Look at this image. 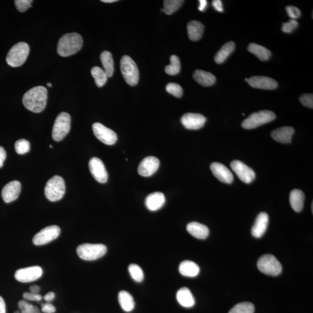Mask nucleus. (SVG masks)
<instances>
[{
    "mask_svg": "<svg viewBox=\"0 0 313 313\" xmlns=\"http://www.w3.org/2000/svg\"><path fill=\"white\" fill-rule=\"evenodd\" d=\"M92 129L96 137L99 141L107 145H113L117 141V135L113 130L107 128L99 123L92 125Z\"/></svg>",
    "mask_w": 313,
    "mask_h": 313,
    "instance_id": "nucleus-12",
    "label": "nucleus"
},
{
    "mask_svg": "<svg viewBox=\"0 0 313 313\" xmlns=\"http://www.w3.org/2000/svg\"><path fill=\"white\" fill-rule=\"evenodd\" d=\"M247 49L250 53L255 55L259 60L262 61H267L271 57V51L264 46L255 44V43H251L248 46Z\"/></svg>",
    "mask_w": 313,
    "mask_h": 313,
    "instance_id": "nucleus-29",
    "label": "nucleus"
},
{
    "mask_svg": "<svg viewBox=\"0 0 313 313\" xmlns=\"http://www.w3.org/2000/svg\"><path fill=\"white\" fill-rule=\"evenodd\" d=\"M210 168L213 175L220 181L227 184H230L233 182V173L224 164L213 163L210 165Z\"/></svg>",
    "mask_w": 313,
    "mask_h": 313,
    "instance_id": "nucleus-17",
    "label": "nucleus"
},
{
    "mask_svg": "<svg viewBox=\"0 0 313 313\" xmlns=\"http://www.w3.org/2000/svg\"><path fill=\"white\" fill-rule=\"evenodd\" d=\"M286 11L288 16L292 20H295L296 19L299 18L301 15V12L298 8L294 7V6H288L286 7Z\"/></svg>",
    "mask_w": 313,
    "mask_h": 313,
    "instance_id": "nucleus-44",
    "label": "nucleus"
},
{
    "mask_svg": "<svg viewBox=\"0 0 313 313\" xmlns=\"http://www.w3.org/2000/svg\"><path fill=\"white\" fill-rule=\"evenodd\" d=\"M101 61L104 67V71L108 77H112L114 71L113 56L110 52L105 51L101 55Z\"/></svg>",
    "mask_w": 313,
    "mask_h": 313,
    "instance_id": "nucleus-32",
    "label": "nucleus"
},
{
    "mask_svg": "<svg viewBox=\"0 0 313 313\" xmlns=\"http://www.w3.org/2000/svg\"><path fill=\"white\" fill-rule=\"evenodd\" d=\"M32 2V0H16L15 1V4L18 11L23 12L32 7L31 4Z\"/></svg>",
    "mask_w": 313,
    "mask_h": 313,
    "instance_id": "nucleus-41",
    "label": "nucleus"
},
{
    "mask_svg": "<svg viewBox=\"0 0 313 313\" xmlns=\"http://www.w3.org/2000/svg\"><path fill=\"white\" fill-rule=\"evenodd\" d=\"M47 89L43 86L30 89L23 95V104L27 110L39 113L44 110L47 102Z\"/></svg>",
    "mask_w": 313,
    "mask_h": 313,
    "instance_id": "nucleus-1",
    "label": "nucleus"
},
{
    "mask_svg": "<svg viewBox=\"0 0 313 313\" xmlns=\"http://www.w3.org/2000/svg\"><path fill=\"white\" fill-rule=\"evenodd\" d=\"M47 85L49 86V87H52V83H47Z\"/></svg>",
    "mask_w": 313,
    "mask_h": 313,
    "instance_id": "nucleus-54",
    "label": "nucleus"
},
{
    "mask_svg": "<svg viewBox=\"0 0 313 313\" xmlns=\"http://www.w3.org/2000/svg\"><path fill=\"white\" fill-rule=\"evenodd\" d=\"M29 290L30 292L37 294L39 293L40 287L38 286H36V285H34V286H32L30 287Z\"/></svg>",
    "mask_w": 313,
    "mask_h": 313,
    "instance_id": "nucleus-52",
    "label": "nucleus"
},
{
    "mask_svg": "<svg viewBox=\"0 0 313 313\" xmlns=\"http://www.w3.org/2000/svg\"><path fill=\"white\" fill-rule=\"evenodd\" d=\"M276 116L272 111L262 110L250 114L242 123V126L244 129H251L265 125L273 121Z\"/></svg>",
    "mask_w": 313,
    "mask_h": 313,
    "instance_id": "nucleus-8",
    "label": "nucleus"
},
{
    "mask_svg": "<svg viewBox=\"0 0 313 313\" xmlns=\"http://www.w3.org/2000/svg\"><path fill=\"white\" fill-rule=\"evenodd\" d=\"M71 126V117L69 114L62 112L55 120L52 129V138L56 142L64 139L69 132Z\"/></svg>",
    "mask_w": 313,
    "mask_h": 313,
    "instance_id": "nucleus-9",
    "label": "nucleus"
},
{
    "mask_svg": "<svg viewBox=\"0 0 313 313\" xmlns=\"http://www.w3.org/2000/svg\"><path fill=\"white\" fill-rule=\"evenodd\" d=\"M255 306L250 302L238 303L232 308L229 313H254Z\"/></svg>",
    "mask_w": 313,
    "mask_h": 313,
    "instance_id": "nucleus-36",
    "label": "nucleus"
},
{
    "mask_svg": "<svg viewBox=\"0 0 313 313\" xmlns=\"http://www.w3.org/2000/svg\"><path fill=\"white\" fill-rule=\"evenodd\" d=\"M42 275V269L38 266H31L18 270L15 278L21 283H28L38 280Z\"/></svg>",
    "mask_w": 313,
    "mask_h": 313,
    "instance_id": "nucleus-11",
    "label": "nucleus"
},
{
    "mask_svg": "<svg viewBox=\"0 0 313 313\" xmlns=\"http://www.w3.org/2000/svg\"><path fill=\"white\" fill-rule=\"evenodd\" d=\"M247 83L253 88L271 90L277 88L276 81L266 76H253L248 79Z\"/></svg>",
    "mask_w": 313,
    "mask_h": 313,
    "instance_id": "nucleus-19",
    "label": "nucleus"
},
{
    "mask_svg": "<svg viewBox=\"0 0 313 313\" xmlns=\"http://www.w3.org/2000/svg\"><path fill=\"white\" fill-rule=\"evenodd\" d=\"M269 218L268 213L260 212L257 216L255 224L251 229V233L254 237L259 238L262 237L267 230L269 225Z\"/></svg>",
    "mask_w": 313,
    "mask_h": 313,
    "instance_id": "nucleus-20",
    "label": "nucleus"
},
{
    "mask_svg": "<svg viewBox=\"0 0 313 313\" xmlns=\"http://www.w3.org/2000/svg\"><path fill=\"white\" fill-rule=\"evenodd\" d=\"M159 166L160 160L154 156L146 157L139 164L138 172L139 175L148 177L157 171Z\"/></svg>",
    "mask_w": 313,
    "mask_h": 313,
    "instance_id": "nucleus-15",
    "label": "nucleus"
},
{
    "mask_svg": "<svg viewBox=\"0 0 313 313\" xmlns=\"http://www.w3.org/2000/svg\"><path fill=\"white\" fill-rule=\"evenodd\" d=\"M66 190L65 183L63 178L56 175L46 183L44 193L47 199L56 202L63 198Z\"/></svg>",
    "mask_w": 313,
    "mask_h": 313,
    "instance_id": "nucleus-5",
    "label": "nucleus"
},
{
    "mask_svg": "<svg viewBox=\"0 0 313 313\" xmlns=\"http://www.w3.org/2000/svg\"><path fill=\"white\" fill-rule=\"evenodd\" d=\"M235 43L230 42L222 46V47L218 52L215 57V61L216 63L221 64L227 60V58L232 53L235 49Z\"/></svg>",
    "mask_w": 313,
    "mask_h": 313,
    "instance_id": "nucleus-30",
    "label": "nucleus"
},
{
    "mask_svg": "<svg viewBox=\"0 0 313 313\" xmlns=\"http://www.w3.org/2000/svg\"><path fill=\"white\" fill-rule=\"evenodd\" d=\"M0 313H6L5 303L1 296H0Z\"/></svg>",
    "mask_w": 313,
    "mask_h": 313,
    "instance_id": "nucleus-51",
    "label": "nucleus"
},
{
    "mask_svg": "<svg viewBox=\"0 0 313 313\" xmlns=\"http://www.w3.org/2000/svg\"><path fill=\"white\" fill-rule=\"evenodd\" d=\"M295 130L291 126H284L274 130L271 136L274 141L281 144H290Z\"/></svg>",
    "mask_w": 313,
    "mask_h": 313,
    "instance_id": "nucleus-21",
    "label": "nucleus"
},
{
    "mask_svg": "<svg viewBox=\"0 0 313 313\" xmlns=\"http://www.w3.org/2000/svg\"><path fill=\"white\" fill-rule=\"evenodd\" d=\"M166 203V197L161 192H154L146 198L145 205L151 211H156L163 207Z\"/></svg>",
    "mask_w": 313,
    "mask_h": 313,
    "instance_id": "nucleus-22",
    "label": "nucleus"
},
{
    "mask_svg": "<svg viewBox=\"0 0 313 313\" xmlns=\"http://www.w3.org/2000/svg\"><path fill=\"white\" fill-rule=\"evenodd\" d=\"M170 64L165 68L166 72L170 76L176 75L181 70V62L179 58L176 55H172L170 58Z\"/></svg>",
    "mask_w": 313,
    "mask_h": 313,
    "instance_id": "nucleus-34",
    "label": "nucleus"
},
{
    "mask_svg": "<svg viewBox=\"0 0 313 313\" xmlns=\"http://www.w3.org/2000/svg\"><path fill=\"white\" fill-rule=\"evenodd\" d=\"M18 307L21 313H41L38 308L30 304L25 300H20L18 303Z\"/></svg>",
    "mask_w": 313,
    "mask_h": 313,
    "instance_id": "nucleus-38",
    "label": "nucleus"
},
{
    "mask_svg": "<svg viewBox=\"0 0 313 313\" xmlns=\"http://www.w3.org/2000/svg\"><path fill=\"white\" fill-rule=\"evenodd\" d=\"M181 121L186 128L196 130L202 128L207 122V119L202 114L189 113L185 114Z\"/></svg>",
    "mask_w": 313,
    "mask_h": 313,
    "instance_id": "nucleus-16",
    "label": "nucleus"
},
{
    "mask_svg": "<svg viewBox=\"0 0 313 313\" xmlns=\"http://www.w3.org/2000/svg\"><path fill=\"white\" fill-rule=\"evenodd\" d=\"M21 191V183L14 181L8 183L2 188L1 196L6 203L12 202L18 199Z\"/></svg>",
    "mask_w": 313,
    "mask_h": 313,
    "instance_id": "nucleus-18",
    "label": "nucleus"
},
{
    "mask_svg": "<svg viewBox=\"0 0 313 313\" xmlns=\"http://www.w3.org/2000/svg\"><path fill=\"white\" fill-rule=\"evenodd\" d=\"M187 229L189 233L198 239H206L209 234V230L207 226L196 222L188 224Z\"/></svg>",
    "mask_w": 313,
    "mask_h": 313,
    "instance_id": "nucleus-23",
    "label": "nucleus"
},
{
    "mask_svg": "<svg viewBox=\"0 0 313 313\" xmlns=\"http://www.w3.org/2000/svg\"><path fill=\"white\" fill-rule=\"evenodd\" d=\"M212 6L216 11L219 12H224V8H223L222 2L221 0H214V1H213Z\"/></svg>",
    "mask_w": 313,
    "mask_h": 313,
    "instance_id": "nucleus-47",
    "label": "nucleus"
},
{
    "mask_svg": "<svg viewBox=\"0 0 313 313\" xmlns=\"http://www.w3.org/2000/svg\"><path fill=\"white\" fill-rule=\"evenodd\" d=\"M91 74L98 87H102L107 82L108 76L102 68L98 66L93 67L91 70Z\"/></svg>",
    "mask_w": 313,
    "mask_h": 313,
    "instance_id": "nucleus-33",
    "label": "nucleus"
},
{
    "mask_svg": "<svg viewBox=\"0 0 313 313\" xmlns=\"http://www.w3.org/2000/svg\"><path fill=\"white\" fill-rule=\"evenodd\" d=\"M119 302L122 308L126 312L133 311L135 308L134 299L129 292L125 291L119 293Z\"/></svg>",
    "mask_w": 313,
    "mask_h": 313,
    "instance_id": "nucleus-31",
    "label": "nucleus"
},
{
    "mask_svg": "<svg viewBox=\"0 0 313 313\" xmlns=\"http://www.w3.org/2000/svg\"><path fill=\"white\" fill-rule=\"evenodd\" d=\"M83 44L82 37L78 33H68L63 35L58 42V54L63 57H67L78 52Z\"/></svg>",
    "mask_w": 313,
    "mask_h": 313,
    "instance_id": "nucleus-2",
    "label": "nucleus"
},
{
    "mask_svg": "<svg viewBox=\"0 0 313 313\" xmlns=\"http://www.w3.org/2000/svg\"><path fill=\"white\" fill-rule=\"evenodd\" d=\"M50 148H52V146L51 145H50Z\"/></svg>",
    "mask_w": 313,
    "mask_h": 313,
    "instance_id": "nucleus-56",
    "label": "nucleus"
},
{
    "mask_svg": "<svg viewBox=\"0 0 313 313\" xmlns=\"http://www.w3.org/2000/svg\"><path fill=\"white\" fill-rule=\"evenodd\" d=\"M89 168L96 181L101 184L107 181L108 173L101 160L97 157L92 158L89 162Z\"/></svg>",
    "mask_w": 313,
    "mask_h": 313,
    "instance_id": "nucleus-14",
    "label": "nucleus"
},
{
    "mask_svg": "<svg viewBox=\"0 0 313 313\" xmlns=\"http://www.w3.org/2000/svg\"><path fill=\"white\" fill-rule=\"evenodd\" d=\"M121 71L125 82L131 86H135L139 82V74L137 65L129 56L122 57L120 63Z\"/></svg>",
    "mask_w": 313,
    "mask_h": 313,
    "instance_id": "nucleus-6",
    "label": "nucleus"
},
{
    "mask_svg": "<svg viewBox=\"0 0 313 313\" xmlns=\"http://www.w3.org/2000/svg\"><path fill=\"white\" fill-rule=\"evenodd\" d=\"M6 157H7V154L4 148L0 146V168H2Z\"/></svg>",
    "mask_w": 313,
    "mask_h": 313,
    "instance_id": "nucleus-48",
    "label": "nucleus"
},
{
    "mask_svg": "<svg viewBox=\"0 0 313 313\" xmlns=\"http://www.w3.org/2000/svg\"><path fill=\"white\" fill-rule=\"evenodd\" d=\"M184 2L182 0H165L164 1V8L161 11L167 15H171L181 7Z\"/></svg>",
    "mask_w": 313,
    "mask_h": 313,
    "instance_id": "nucleus-35",
    "label": "nucleus"
},
{
    "mask_svg": "<svg viewBox=\"0 0 313 313\" xmlns=\"http://www.w3.org/2000/svg\"><path fill=\"white\" fill-rule=\"evenodd\" d=\"M232 170L238 177L246 184H250L256 177L254 170L239 160H234L230 164Z\"/></svg>",
    "mask_w": 313,
    "mask_h": 313,
    "instance_id": "nucleus-13",
    "label": "nucleus"
},
{
    "mask_svg": "<svg viewBox=\"0 0 313 313\" xmlns=\"http://www.w3.org/2000/svg\"><path fill=\"white\" fill-rule=\"evenodd\" d=\"M257 266L259 271L265 274L277 276L281 273L283 267L281 263L273 255L266 254L259 259Z\"/></svg>",
    "mask_w": 313,
    "mask_h": 313,
    "instance_id": "nucleus-7",
    "label": "nucleus"
},
{
    "mask_svg": "<svg viewBox=\"0 0 313 313\" xmlns=\"http://www.w3.org/2000/svg\"><path fill=\"white\" fill-rule=\"evenodd\" d=\"M128 271L133 280L138 283H141L144 279V273L140 266L136 264H131L129 266Z\"/></svg>",
    "mask_w": 313,
    "mask_h": 313,
    "instance_id": "nucleus-37",
    "label": "nucleus"
},
{
    "mask_svg": "<svg viewBox=\"0 0 313 313\" xmlns=\"http://www.w3.org/2000/svg\"><path fill=\"white\" fill-rule=\"evenodd\" d=\"M193 78L197 83L204 86H212L216 82V77L213 74L201 70L195 71Z\"/></svg>",
    "mask_w": 313,
    "mask_h": 313,
    "instance_id": "nucleus-28",
    "label": "nucleus"
},
{
    "mask_svg": "<svg viewBox=\"0 0 313 313\" xmlns=\"http://www.w3.org/2000/svg\"><path fill=\"white\" fill-rule=\"evenodd\" d=\"M15 151L19 154H26L30 150V142L26 139H20L15 142Z\"/></svg>",
    "mask_w": 313,
    "mask_h": 313,
    "instance_id": "nucleus-39",
    "label": "nucleus"
},
{
    "mask_svg": "<svg viewBox=\"0 0 313 313\" xmlns=\"http://www.w3.org/2000/svg\"><path fill=\"white\" fill-rule=\"evenodd\" d=\"M299 100L303 106L309 108H313V95L312 94H303L300 96Z\"/></svg>",
    "mask_w": 313,
    "mask_h": 313,
    "instance_id": "nucleus-43",
    "label": "nucleus"
},
{
    "mask_svg": "<svg viewBox=\"0 0 313 313\" xmlns=\"http://www.w3.org/2000/svg\"><path fill=\"white\" fill-rule=\"evenodd\" d=\"M107 250V247L104 244H83L77 247V253L81 259L92 261L103 257Z\"/></svg>",
    "mask_w": 313,
    "mask_h": 313,
    "instance_id": "nucleus-4",
    "label": "nucleus"
},
{
    "mask_svg": "<svg viewBox=\"0 0 313 313\" xmlns=\"http://www.w3.org/2000/svg\"><path fill=\"white\" fill-rule=\"evenodd\" d=\"M199 4V7H198L199 11L201 12H204L205 11L208 5L206 0H200Z\"/></svg>",
    "mask_w": 313,
    "mask_h": 313,
    "instance_id": "nucleus-50",
    "label": "nucleus"
},
{
    "mask_svg": "<svg viewBox=\"0 0 313 313\" xmlns=\"http://www.w3.org/2000/svg\"><path fill=\"white\" fill-rule=\"evenodd\" d=\"M20 313V312H19V311H16V312H15V313Z\"/></svg>",
    "mask_w": 313,
    "mask_h": 313,
    "instance_id": "nucleus-55",
    "label": "nucleus"
},
{
    "mask_svg": "<svg viewBox=\"0 0 313 313\" xmlns=\"http://www.w3.org/2000/svg\"><path fill=\"white\" fill-rule=\"evenodd\" d=\"M167 91L176 98H181L183 95V89L176 83H170L166 86Z\"/></svg>",
    "mask_w": 313,
    "mask_h": 313,
    "instance_id": "nucleus-40",
    "label": "nucleus"
},
{
    "mask_svg": "<svg viewBox=\"0 0 313 313\" xmlns=\"http://www.w3.org/2000/svg\"><path fill=\"white\" fill-rule=\"evenodd\" d=\"M188 38L191 41L197 42L202 37L204 26L202 23L197 21H192L187 26Z\"/></svg>",
    "mask_w": 313,
    "mask_h": 313,
    "instance_id": "nucleus-26",
    "label": "nucleus"
},
{
    "mask_svg": "<svg viewBox=\"0 0 313 313\" xmlns=\"http://www.w3.org/2000/svg\"><path fill=\"white\" fill-rule=\"evenodd\" d=\"M179 271L185 277H195L200 273V269L197 263L190 260H185L180 264Z\"/></svg>",
    "mask_w": 313,
    "mask_h": 313,
    "instance_id": "nucleus-25",
    "label": "nucleus"
},
{
    "mask_svg": "<svg viewBox=\"0 0 313 313\" xmlns=\"http://www.w3.org/2000/svg\"><path fill=\"white\" fill-rule=\"evenodd\" d=\"M298 26V23L296 20H291L287 23H284L282 26L281 30L286 33H291Z\"/></svg>",
    "mask_w": 313,
    "mask_h": 313,
    "instance_id": "nucleus-42",
    "label": "nucleus"
},
{
    "mask_svg": "<svg viewBox=\"0 0 313 313\" xmlns=\"http://www.w3.org/2000/svg\"><path fill=\"white\" fill-rule=\"evenodd\" d=\"M60 233L61 229L58 226H48L34 236L33 243L37 246H43L57 239Z\"/></svg>",
    "mask_w": 313,
    "mask_h": 313,
    "instance_id": "nucleus-10",
    "label": "nucleus"
},
{
    "mask_svg": "<svg viewBox=\"0 0 313 313\" xmlns=\"http://www.w3.org/2000/svg\"><path fill=\"white\" fill-rule=\"evenodd\" d=\"M305 199V194L299 189H294L291 192L290 201L291 207L295 212H299L303 209Z\"/></svg>",
    "mask_w": 313,
    "mask_h": 313,
    "instance_id": "nucleus-27",
    "label": "nucleus"
},
{
    "mask_svg": "<svg viewBox=\"0 0 313 313\" xmlns=\"http://www.w3.org/2000/svg\"><path fill=\"white\" fill-rule=\"evenodd\" d=\"M101 1L105 3H112L114 2H117V0H102Z\"/></svg>",
    "mask_w": 313,
    "mask_h": 313,
    "instance_id": "nucleus-53",
    "label": "nucleus"
},
{
    "mask_svg": "<svg viewBox=\"0 0 313 313\" xmlns=\"http://www.w3.org/2000/svg\"><path fill=\"white\" fill-rule=\"evenodd\" d=\"M29 52V46L26 43H17L12 46L8 52L6 61L8 64L12 67L21 66L25 63Z\"/></svg>",
    "mask_w": 313,
    "mask_h": 313,
    "instance_id": "nucleus-3",
    "label": "nucleus"
},
{
    "mask_svg": "<svg viewBox=\"0 0 313 313\" xmlns=\"http://www.w3.org/2000/svg\"><path fill=\"white\" fill-rule=\"evenodd\" d=\"M55 295L53 292H48L44 296V299L46 302H50L55 299Z\"/></svg>",
    "mask_w": 313,
    "mask_h": 313,
    "instance_id": "nucleus-49",
    "label": "nucleus"
},
{
    "mask_svg": "<svg viewBox=\"0 0 313 313\" xmlns=\"http://www.w3.org/2000/svg\"><path fill=\"white\" fill-rule=\"evenodd\" d=\"M176 299L179 304L185 308H190L195 305L194 297L187 287H183L178 291Z\"/></svg>",
    "mask_w": 313,
    "mask_h": 313,
    "instance_id": "nucleus-24",
    "label": "nucleus"
},
{
    "mask_svg": "<svg viewBox=\"0 0 313 313\" xmlns=\"http://www.w3.org/2000/svg\"><path fill=\"white\" fill-rule=\"evenodd\" d=\"M42 311L44 313H54L56 312V309L50 302H47L42 304Z\"/></svg>",
    "mask_w": 313,
    "mask_h": 313,
    "instance_id": "nucleus-46",
    "label": "nucleus"
},
{
    "mask_svg": "<svg viewBox=\"0 0 313 313\" xmlns=\"http://www.w3.org/2000/svg\"><path fill=\"white\" fill-rule=\"evenodd\" d=\"M24 300L26 301L40 302L42 299V296L39 293H33L32 292H24L23 295Z\"/></svg>",
    "mask_w": 313,
    "mask_h": 313,
    "instance_id": "nucleus-45",
    "label": "nucleus"
}]
</instances>
